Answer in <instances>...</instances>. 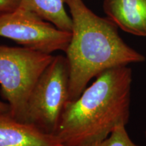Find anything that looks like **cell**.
Listing matches in <instances>:
<instances>
[{
  "label": "cell",
  "instance_id": "cell-10",
  "mask_svg": "<svg viewBox=\"0 0 146 146\" xmlns=\"http://www.w3.org/2000/svg\"><path fill=\"white\" fill-rule=\"evenodd\" d=\"M22 0H0V14L8 13L17 10Z\"/></svg>",
  "mask_w": 146,
  "mask_h": 146
},
{
  "label": "cell",
  "instance_id": "cell-2",
  "mask_svg": "<svg viewBox=\"0 0 146 146\" xmlns=\"http://www.w3.org/2000/svg\"><path fill=\"white\" fill-rule=\"evenodd\" d=\"M72 19L66 58L70 101L77 99L93 78L109 69L143 62L145 57L123 41L110 18L91 11L83 0H65Z\"/></svg>",
  "mask_w": 146,
  "mask_h": 146
},
{
  "label": "cell",
  "instance_id": "cell-11",
  "mask_svg": "<svg viewBox=\"0 0 146 146\" xmlns=\"http://www.w3.org/2000/svg\"><path fill=\"white\" fill-rule=\"evenodd\" d=\"M10 106L8 103L0 101V113H9Z\"/></svg>",
  "mask_w": 146,
  "mask_h": 146
},
{
  "label": "cell",
  "instance_id": "cell-3",
  "mask_svg": "<svg viewBox=\"0 0 146 146\" xmlns=\"http://www.w3.org/2000/svg\"><path fill=\"white\" fill-rule=\"evenodd\" d=\"M54 57L25 47L0 45L1 94L14 118L26 123L31 93Z\"/></svg>",
  "mask_w": 146,
  "mask_h": 146
},
{
  "label": "cell",
  "instance_id": "cell-12",
  "mask_svg": "<svg viewBox=\"0 0 146 146\" xmlns=\"http://www.w3.org/2000/svg\"><path fill=\"white\" fill-rule=\"evenodd\" d=\"M145 139H146V129H145Z\"/></svg>",
  "mask_w": 146,
  "mask_h": 146
},
{
  "label": "cell",
  "instance_id": "cell-5",
  "mask_svg": "<svg viewBox=\"0 0 146 146\" xmlns=\"http://www.w3.org/2000/svg\"><path fill=\"white\" fill-rule=\"evenodd\" d=\"M0 36L23 47L52 54L57 51L65 52L72 34L58 29L33 12L18 8L0 14Z\"/></svg>",
  "mask_w": 146,
  "mask_h": 146
},
{
  "label": "cell",
  "instance_id": "cell-8",
  "mask_svg": "<svg viewBox=\"0 0 146 146\" xmlns=\"http://www.w3.org/2000/svg\"><path fill=\"white\" fill-rule=\"evenodd\" d=\"M65 4V0H22L18 8L33 12L60 30L71 32L72 19Z\"/></svg>",
  "mask_w": 146,
  "mask_h": 146
},
{
  "label": "cell",
  "instance_id": "cell-6",
  "mask_svg": "<svg viewBox=\"0 0 146 146\" xmlns=\"http://www.w3.org/2000/svg\"><path fill=\"white\" fill-rule=\"evenodd\" d=\"M0 146H65L56 135L45 133L9 113H0Z\"/></svg>",
  "mask_w": 146,
  "mask_h": 146
},
{
  "label": "cell",
  "instance_id": "cell-1",
  "mask_svg": "<svg viewBox=\"0 0 146 146\" xmlns=\"http://www.w3.org/2000/svg\"><path fill=\"white\" fill-rule=\"evenodd\" d=\"M132 70L123 66L107 70L69 101L56 135L65 146H85L107 138L130 118Z\"/></svg>",
  "mask_w": 146,
  "mask_h": 146
},
{
  "label": "cell",
  "instance_id": "cell-4",
  "mask_svg": "<svg viewBox=\"0 0 146 146\" xmlns=\"http://www.w3.org/2000/svg\"><path fill=\"white\" fill-rule=\"evenodd\" d=\"M70 101L69 68L66 56H54L29 96L26 123L56 135L66 105Z\"/></svg>",
  "mask_w": 146,
  "mask_h": 146
},
{
  "label": "cell",
  "instance_id": "cell-9",
  "mask_svg": "<svg viewBox=\"0 0 146 146\" xmlns=\"http://www.w3.org/2000/svg\"><path fill=\"white\" fill-rule=\"evenodd\" d=\"M85 146H139L135 143L128 134L125 125H119L107 138Z\"/></svg>",
  "mask_w": 146,
  "mask_h": 146
},
{
  "label": "cell",
  "instance_id": "cell-7",
  "mask_svg": "<svg viewBox=\"0 0 146 146\" xmlns=\"http://www.w3.org/2000/svg\"><path fill=\"white\" fill-rule=\"evenodd\" d=\"M103 9L121 30L146 36V0H104Z\"/></svg>",
  "mask_w": 146,
  "mask_h": 146
}]
</instances>
